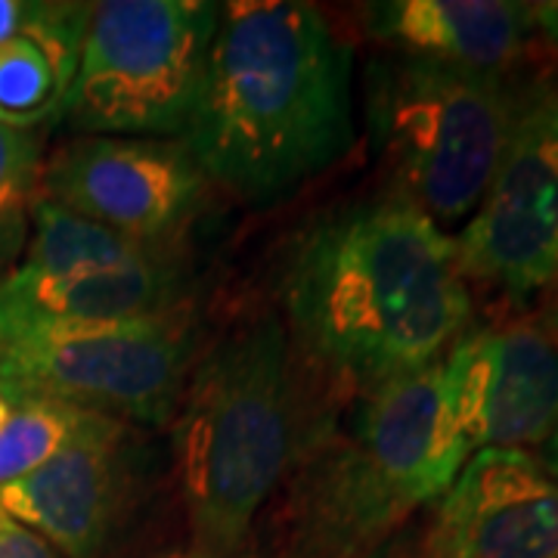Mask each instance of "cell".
I'll return each instance as SVG.
<instances>
[{
  "label": "cell",
  "mask_w": 558,
  "mask_h": 558,
  "mask_svg": "<svg viewBox=\"0 0 558 558\" xmlns=\"http://www.w3.org/2000/svg\"><path fill=\"white\" fill-rule=\"evenodd\" d=\"M128 438L131 425L94 413L57 457L0 487V509L60 558H97L131 487Z\"/></svg>",
  "instance_id": "7c38bea8"
},
{
  "label": "cell",
  "mask_w": 558,
  "mask_h": 558,
  "mask_svg": "<svg viewBox=\"0 0 558 558\" xmlns=\"http://www.w3.org/2000/svg\"><path fill=\"white\" fill-rule=\"evenodd\" d=\"M465 279L531 301L558 277V78L519 87L512 134L475 215L459 230Z\"/></svg>",
  "instance_id": "ba28073f"
},
{
  "label": "cell",
  "mask_w": 558,
  "mask_h": 558,
  "mask_svg": "<svg viewBox=\"0 0 558 558\" xmlns=\"http://www.w3.org/2000/svg\"><path fill=\"white\" fill-rule=\"evenodd\" d=\"M183 270L174 255L119 270L32 274L16 267L0 282V344L121 319L174 314Z\"/></svg>",
  "instance_id": "5bb4252c"
},
{
  "label": "cell",
  "mask_w": 558,
  "mask_h": 558,
  "mask_svg": "<svg viewBox=\"0 0 558 558\" xmlns=\"http://www.w3.org/2000/svg\"><path fill=\"white\" fill-rule=\"evenodd\" d=\"M40 3L28 0H0V44L10 40L13 35H22L25 28H32V22L38 20Z\"/></svg>",
  "instance_id": "ffe728a7"
},
{
  "label": "cell",
  "mask_w": 558,
  "mask_h": 558,
  "mask_svg": "<svg viewBox=\"0 0 558 558\" xmlns=\"http://www.w3.org/2000/svg\"><path fill=\"white\" fill-rule=\"evenodd\" d=\"M38 128L0 124V282L20 267L40 193Z\"/></svg>",
  "instance_id": "e0dca14e"
},
{
  "label": "cell",
  "mask_w": 558,
  "mask_h": 558,
  "mask_svg": "<svg viewBox=\"0 0 558 558\" xmlns=\"http://www.w3.org/2000/svg\"><path fill=\"white\" fill-rule=\"evenodd\" d=\"M178 410L174 459L193 549L236 558L317 428L301 418L289 329L260 317L223 336L190 373Z\"/></svg>",
  "instance_id": "277c9868"
},
{
  "label": "cell",
  "mask_w": 558,
  "mask_h": 558,
  "mask_svg": "<svg viewBox=\"0 0 558 558\" xmlns=\"http://www.w3.org/2000/svg\"><path fill=\"white\" fill-rule=\"evenodd\" d=\"M94 413L60 400H20L0 428V487L32 475L78 438Z\"/></svg>",
  "instance_id": "ac0fdd59"
},
{
  "label": "cell",
  "mask_w": 558,
  "mask_h": 558,
  "mask_svg": "<svg viewBox=\"0 0 558 558\" xmlns=\"http://www.w3.org/2000/svg\"><path fill=\"white\" fill-rule=\"evenodd\" d=\"M220 3H90L60 116L81 137H178L199 97Z\"/></svg>",
  "instance_id": "8992f818"
},
{
  "label": "cell",
  "mask_w": 558,
  "mask_h": 558,
  "mask_svg": "<svg viewBox=\"0 0 558 558\" xmlns=\"http://www.w3.org/2000/svg\"><path fill=\"white\" fill-rule=\"evenodd\" d=\"M153 558H211L199 553V549H171V553H161V556H153Z\"/></svg>",
  "instance_id": "603a6c76"
},
{
  "label": "cell",
  "mask_w": 558,
  "mask_h": 558,
  "mask_svg": "<svg viewBox=\"0 0 558 558\" xmlns=\"http://www.w3.org/2000/svg\"><path fill=\"white\" fill-rule=\"evenodd\" d=\"M360 558H388V546H379V549H373V553H366V556Z\"/></svg>",
  "instance_id": "d4e9b609"
},
{
  "label": "cell",
  "mask_w": 558,
  "mask_h": 558,
  "mask_svg": "<svg viewBox=\"0 0 558 558\" xmlns=\"http://www.w3.org/2000/svg\"><path fill=\"white\" fill-rule=\"evenodd\" d=\"M465 450H531L558 428V339L539 317L465 329L444 357Z\"/></svg>",
  "instance_id": "30bf717a"
},
{
  "label": "cell",
  "mask_w": 558,
  "mask_h": 558,
  "mask_svg": "<svg viewBox=\"0 0 558 558\" xmlns=\"http://www.w3.org/2000/svg\"><path fill=\"white\" fill-rule=\"evenodd\" d=\"M509 78L388 53L366 69V124L398 193L444 233L465 227L512 134Z\"/></svg>",
  "instance_id": "5b68a950"
},
{
  "label": "cell",
  "mask_w": 558,
  "mask_h": 558,
  "mask_svg": "<svg viewBox=\"0 0 558 558\" xmlns=\"http://www.w3.org/2000/svg\"><path fill=\"white\" fill-rule=\"evenodd\" d=\"M0 558H60L38 534L22 527L0 509Z\"/></svg>",
  "instance_id": "d6986e66"
},
{
  "label": "cell",
  "mask_w": 558,
  "mask_h": 558,
  "mask_svg": "<svg viewBox=\"0 0 558 558\" xmlns=\"http://www.w3.org/2000/svg\"><path fill=\"white\" fill-rule=\"evenodd\" d=\"M161 255L171 252L128 240L38 193L32 205V230L20 267L32 274H84V270L134 267Z\"/></svg>",
  "instance_id": "2e32d148"
},
{
  "label": "cell",
  "mask_w": 558,
  "mask_h": 558,
  "mask_svg": "<svg viewBox=\"0 0 558 558\" xmlns=\"http://www.w3.org/2000/svg\"><path fill=\"white\" fill-rule=\"evenodd\" d=\"M0 124H10V121H7V119H3V112H0Z\"/></svg>",
  "instance_id": "484cf974"
},
{
  "label": "cell",
  "mask_w": 558,
  "mask_h": 558,
  "mask_svg": "<svg viewBox=\"0 0 558 558\" xmlns=\"http://www.w3.org/2000/svg\"><path fill=\"white\" fill-rule=\"evenodd\" d=\"M193 373V332L180 311L100 323L0 344V395L60 400L124 425L178 416Z\"/></svg>",
  "instance_id": "52a82bcc"
},
{
  "label": "cell",
  "mask_w": 558,
  "mask_h": 558,
  "mask_svg": "<svg viewBox=\"0 0 558 558\" xmlns=\"http://www.w3.org/2000/svg\"><path fill=\"white\" fill-rule=\"evenodd\" d=\"M537 459H539V465L546 469V475L558 481V428L553 432V438H549L546 444H543V447H539Z\"/></svg>",
  "instance_id": "7402d4cb"
},
{
  "label": "cell",
  "mask_w": 558,
  "mask_h": 558,
  "mask_svg": "<svg viewBox=\"0 0 558 558\" xmlns=\"http://www.w3.org/2000/svg\"><path fill=\"white\" fill-rule=\"evenodd\" d=\"M539 323L553 332L558 339V277L556 282L549 286V295H546V304H543V314H539Z\"/></svg>",
  "instance_id": "44dd1931"
},
{
  "label": "cell",
  "mask_w": 558,
  "mask_h": 558,
  "mask_svg": "<svg viewBox=\"0 0 558 558\" xmlns=\"http://www.w3.org/2000/svg\"><path fill=\"white\" fill-rule=\"evenodd\" d=\"M413 558H558V481L531 450H481L435 502Z\"/></svg>",
  "instance_id": "8fae6325"
},
{
  "label": "cell",
  "mask_w": 558,
  "mask_h": 558,
  "mask_svg": "<svg viewBox=\"0 0 558 558\" xmlns=\"http://www.w3.org/2000/svg\"><path fill=\"white\" fill-rule=\"evenodd\" d=\"M10 413H13V403H10V400L0 395V428L7 425V418H10Z\"/></svg>",
  "instance_id": "cb8c5ba5"
},
{
  "label": "cell",
  "mask_w": 558,
  "mask_h": 558,
  "mask_svg": "<svg viewBox=\"0 0 558 558\" xmlns=\"http://www.w3.org/2000/svg\"><path fill=\"white\" fill-rule=\"evenodd\" d=\"M369 35L391 53L509 78L539 53H558V3L388 0L366 7Z\"/></svg>",
  "instance_id": "4fadbf2b"
},
{
  "label": "cell",
  "mask_w": 558,
  "mask_h": 558,
  "mask_svg": "<svg viewBox=\"0 0 558 558\" xmlns=\"http://www.w3.org/2000/svg\"><path fill=\"white\" fill-rule=\"evenodd\" d=\"M282 299L292 344L357 395L435 366L472 326L457 240L398 193L311 227Z\"/></svg>",
  "instance_id": "6da1fadb"
},
{
  "label": "cell",
  "mask_w": 558,
  "mask_h": 558,
  "mask_svg": "<svg viewBox=\"0 0 558 558\" xmlns=\"http://www.w3.org/2000/svg\"><path fill=\"white\" fill-rule=\"evenodd\" d=\"M354 50L314 3L233 0L180 140L211 186L274 202L351 149Z\"/></svg>",
  "instance_id": "7a4b0ae2"
},
{
  "label": "cell",
  "mask_w": 558,
  "mask_h": 558,
  "mask_svg": "<svg viewBox=\"0 0 558 558\" xmlns=\"http://www.w3.org/2000/svg\"><path fill=\"white\" fill-rule=\"evenodd\" d=\"M211 190L178 137H75L40 171V193L128 240L168 248Z\"/></svg>",
  "instance_id": "9c48e42d"
},
{
  "label": "cell",
  "mask_w": 558,
  "mask_h": 558,
  "mask_svg": "<svg viewBox=\"0 0 558 558\" xmlns=\"http://www.w3.org/2000/svg\"><path fill=\"white\" fill-rule=\"evenodd\" d=\"M87 20L90 3H40L32 28L0 44V112L13 128H38L60 116Z\"/></svg>",
  "instance_id": "9a60e30c"
},
{
  "label": "cell",
  "mask_w": 558,
  "mask_h": 558,
  "mask_svg": "<svg viewBox=\"0 0 558 558\" xmlns=\"http://www.w3.org/2000/svg\"><path fill=\"white\" fill-rule=\"evenodd\" d=\"M469 457L444 360L360 395L344 422H317L260 558L366 556L416 509L435 506Z\"/></svg>",
  "instance_id": "3957f363"
}]
</instances>
